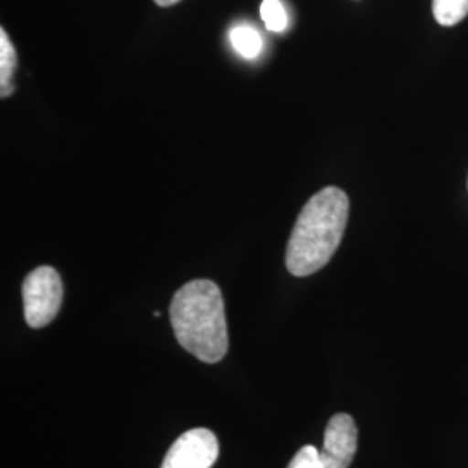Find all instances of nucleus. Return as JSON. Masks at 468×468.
I'll return each instance as SVG.
<instances>
[{
	"mask_svg": "<svg viewBox=\"0 0 468 468\" xmlns=\"http://www.w3.org/2000/svg\"><path fill=\"white\" fill-rule=\"evenodd\" d=\"M357 452V427L346 413H338L328 421L323 450L303 446L293 456L288 468H349Z\"/></svg>",
	"mask_w": 468,
	"mask_h": 468,
	"instance_id": "obj_3",
	"label": "nucleus"
},
{
	"mask_svg": "<svg viewBox=\"0 0 468 468\" xmlns=\"http://www.w3.org/2000/svg\"><path fill=\"white\" fill-rule=\"evenodd\" d=\"M349 218V198L335 186L316 193L302 208L286 249V268L309 276L324 268L338 249Z\"/></svg>",
	"mask_w": 468,
	"mask_h": 468,
	"instance_id": "obj_1",
	"label": "nucleus"
},
{
	"mask_svg": "<svg viewBox=\"0 0 468 468\" xmlns=\"http://www.w3.org/2000/svg\"><path fill=\"white\" fill-rule=\"evenodd\" d=\"M170 323L179 344L203 363H218L229 347L224 299L210 280L179 288L170 303Z\"/></svg>",
	"mask_w": 468,
	"mask_h": 468,
	"instance_id": "obj_2",
	"label": "nucleus"
},
{
	"mask_svg": "<svg viewBox=\"0 0 468 468\" xmlns=\"http://www.w3.org/2000/svg\"><path fill=\"white\" fill-rule=\"evenodd\" d=\"M16 50L13 48L5 30H0V96L7 98L13 94V77L16 69Z\"/></svg>",
	"mask_w": 468,
	"mask_h": 468,
	"instance_id": "obj_6",
	"label": "nucleus"
},
{
	"mask_svg": "<svg viewBox=\"0 0 468 468\" xmlns=\"http://www.w3.org/2000/svg\"><path fill=\"white\" fill-rule=\"evenodd\" d=\"M261 16L269 32L282 34L288 27V16L282 0H264L261 5Z\"/></svg>",
	"mask_w": 468,
	"mask_h": 468,
	"instance_id": "obj_9",
	"label": "nucleus"
},
{
	"mask_svg": "<svg viewBox=\"0 0 468 468\" xmlns=\"http://www.w3.org/2000/svg\"><path fill=\"white\" fill-rule=\"evenodd\" d=\"M218 456L216 434L208 429H193L170 446L162 468H212Z\"/></svg>",
	"mask_w": 468,
	"mask_h": 468,
	"instance_id": "obj_5",
	"label": "nucleus"
},
{
	"mask_svg": "<svg viewBox=\"0 0 468 468\" xmlns=\"http://www.w3.org/2000/svg\"><path fill=\"white\" fill-rule=\"evenodd\" d=\"M435 21L442 27H454L468 16V0H432Z\"/></svg>",
	"mask_w": 468,
	"mask_h": 468,
	"instance_id": "obj_8",
	"label": "nucleus"
},
{
	"mask_svg": "<svg viewBox=\"0 0 468 468\" xmlns=\"http://www.w3.org/2000/svg\"><path fill=\"white\" fill-rule=\"evenodd\" d=\"M25 319L32 328H44L58 316L63 302V283L58 271L42 266L32 271L23 283Z\"/></svg>",
	"mask_w": 468,
	"mask_h": 468,
	"instance_id": "obj_4",
	"label": "nucleus"
},
{
	"mask_svg": "<svg viewBox=\"0 0 468 468\" xmlns=\"http://www.w3.org/2000/svg\"><path fill=\"white\" fill-rule=\"evenodd\" d=\"M229 40L233 44L234 50L247 59H255L262 52L261 35L247 25L234 27L233 30L229 32Z\"/></svg>",
	"mask_w": 468,
	"mask_h": 468,
	"instance_id": "obj_7",
	"label": "nucleus"
},
{
	"mask_svg": "<svg viewBox=\"0 0 468 468\" xmlns=\"http://www.w3.org/2000/svg\"><path fill=\"white\" fill-rule=\"evenodd\" d=\"M160 7H170V5H174V4H177V2H181V0H154Z\"/></svg>",
	"mask_w": 468,
	"mask_h": 468,
	"instance_id": "obj_10",
	"label": "nucleus"
}]
</instances>
